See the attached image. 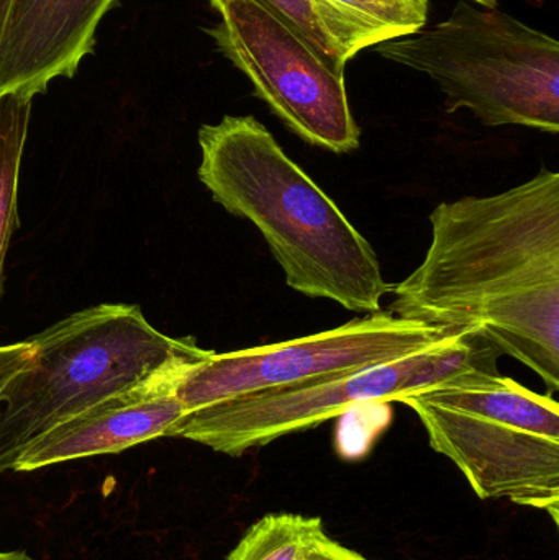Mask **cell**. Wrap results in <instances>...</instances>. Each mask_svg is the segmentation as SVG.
Here are the masks:
<instances>
[{"mask_svg": "<svg viewBox=\"0 0 559 560\" xmlns=\"http://www.w3.org/2000/svg\"><path fill=\"white\" fill-rule=\"evenodd\" d=\"M197 362L200 361L174 362L140 384L62 421L23 451L13 470L33 472L69 460L117 454L166 436L184 415L177 387Z\"/></svg>", "mask_w": 559, "mask_h": 560, "instance_id": "obj_9", "label": "cell"}, {"mask_svg": "<svg viewBox=\"0 0 559 560\" xmlns=\"http://www.w3.org/2000/svg\"><path fill=\"white\" fill-rule=\"evenodd\" d=\"M450 335L456 332L391 312L368 313L338 328L292 341L213 352L189 369L177 387V398L184 413H189L242 395L397 361L426 351Z\"/></svg>", "mask_w": 559, "mask_h": 560, "instance_id": "obj_8", "label": "cell"}, {"mask_svg": "<svg viewBox=\"0 0 559 560\" xmlns=\"http://www.w3.org/2000/svg\"><path fill=\"white\" fill-rule=\"evenodd\" d=\"M482 339L450 335L426 351L360 371L219 401L184 413L164 438H183L238 457L288 434L317 428L363 405L400 401L471 371H498Z\"/></svg>", "mask_w": 559, "mask_h": 560, "instance_id": "obj_6", "label": "cell"}, {"mask_svg": "<svg viewBox=\"0 0 559 560\" xmlns=\"http://www.w3.org/2000/svg\"><path fill=\"white\" fill-rule=\"evenodd\" d=\"M324 536L318 516L272 513L256 522L225 560H305Z\"/></svg>", "mask_w": 559, "mask_h": 560, "instance_id": "obj_13", "label": "cell"}, {"mask_svg": "<svg viewBox=\"0 0 559 560\" xmlns=\"http://www.w3.org/2000/svg\"><path fill=\"white\" fill-rule=\"evenodd\" d=\"M307 560H370L354 552L353 549L345 548L340 542L324 536L321 541L315 542L314 548L308 551Z\"/></svg>", "mask_w": 559, "mask_h": 560, "instance_id": "obj_16", "label": "cell"}, {"mask_svg": "<svg viewBox=\"0 0 559 560\" xmlns=\"http://www.w3.org/2000/svg\"><path fill=\"white\" fill-rule=\"evenodd\" d=\"M305 560H307V559H305Z\"/></svg>", "mask_w": 559, "mask_h": 560, "instance_id": "obj_18", "label": "cell"}, {"mask_svg": "<svg viewBox=\"0 0 559 560\" xmlns=\"http://www.w3.org/2000/svg\"><path fill=\"white\" fill-rule=\"evenodd\" d=\"M219 15L206 32L292 133L335 154L360 148L345 72L255 0H229Z\"/></svg>", "mask_w": 559, "mask_h": 560, "instance_id": "obj_7", "label": "cell"}, {"mask_svg": "<svg viewBox=\"0 0 559 560\" xmlns=\"http://www.w3.org/2000/svg\"><path fill=\"white\" fill-rule=\"evenodd\" d=\"M384 58L432 78L446 112L488 127L559 131V43L502 12L459 0L449 19L380 43Z\"/></svg>", "mask_w": 559, "mask_h": 560, "instance_id": "obj_5", "label": "cell"}, {"mask_svg": "<svg viewBox=\"0 0 559 560\" xmlns=\"http://www.w3.org/2000/svg\"><path fill=\"white\" fill-rule=\"evenodd\" d=\"M33 98L0 97V299L10 240L19 229V180Z\"/></svg>", "mask_w": 559, "mask_h": 560, "instance_id": "obj_12", "label": "cell"}, {"mask_svg": "<svg viewBox=\"0 0 559 560\" xmlns=\"http://www.w3.org/2000/svg\"><path fill=\"white\" fill-rule=\"evenodd\" d=\"M35 346L30 341L0 346V392L10 378L15 377L23 369L32 364Z\"/></svg>", "mask_w": 559, "mask_h": 560, "instance_id": "obj_15", "label": "cell"}, {"mask_svg": "<svg viewBox=\"0 0 559 560\" xmlns=\"http://www.w3.org/2000/svg\"><path fill=\"white\" fill-rule=\"evenodd\" d=\"M363 22L383 42L423 28L429 20V0H325Z\"/></svg>", "mask_w": 559, "mask_h": 560, "instance_id": "obj_14", "label": "cell"}, {"mask_svg": "<svg viewBox=\"0 0 559 560\" xmlns=\"http://www.w3.org/2000/svg\"><path fill=\"white\" fill-rule=\"evenodd\" d=\"M422 265L389 312L482 339L559 390V174L498 196L443 202Z\"/></svg>", "mask_w": 559, "mask_h": 560, "instance_id": "obj_1", "label": "cell"}, {"mask_svg": "<svg viewBox=\"0 0 559 560\" xmlns=\"http://www.w3.org/2000/svg\"><path fill=\"white\" fill-rule=\"evenodd\" d=\"M32 364L0 392V474L43 434L179 361L213 354L158 331L138 305L101 303L26 339Z\"/></svg>", "mask_w": 559, "mask_h": 560, "instance_id": "obj_3", "label": "cell"}, {"mask_svg": "<svg viewBox=\"0 0 559 560\" xmlns=\"http://www.w3.org/2000/svg\"><path fill=\"white\" fill-rule=\"evenodd\" d=\"M229 0H210L220 12ZM301 35L331 69L345 72L348 62L370 46L383 43L370 26L325 0H255Z\"/></svg>", "mask_w": 559, "mask_h": 560, "instance_id": "obj_11", "label": "cell"}, {"mask_svg": "<svg viewBox=\"0 0 559 560\" xmlns=\"http://www.w3.org/2000/svg\"><path fill=\"white\" fill-rule=\"evenodd\" d=\"M422 421L482 500L509 499L559 522V405L502 377L471 371L400 400Z\"/></svg>", "mask_w": 559, "mask_h": 560, "instance_id": "obj_4", "label": "cell"}, {"mask_svg": "<svg viewBox=\"0 0 559 560\" xmlns=\"http://www.w3.org/2000/svg\"><path fill=\"white\" fill-rule=\"evenodd\" d=\"M0 560H33L28 555H25L23 551H10L2 552L0 551Z\"/></svg>", "mask_w": 559, "mask_h": 560, "instance_id": "obj_17", "label": "cell"}, {"mask_svg": "<svg viewBox=\"0 0 559 560\" xmlns=\"http://www.w3.org/2000/svg\"><path fill=\"white\" fill-rule=\"evenodd\" d=\"M118 0H9L0 28V97L33 98L74 78L95 32Z\"/></svg>", "mask_w": 559, "mask_h": 560, "instance_id": "obj_10", "label": "cell"}, {"mask_svg": "<svg viewBox=\"0 0 559 560\" xmlns=\"http://www.w3.org/2000/svg\"><path fill=\"white\" fill-rule=\"evenodd\" d=\"M199 144L200 183L258 229L291 289L348 312H381L393 285L373 246L261 121L225 115L200 127Z\"/></svg>", "mask_w": 559, "mask_h": 560, "instance_id": "obj_2", "label": "cell"}]
</instances>
